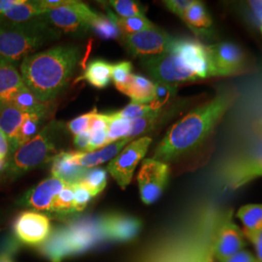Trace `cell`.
<instances>
[{
    "mask_svg": "<svg viewBox=\"0 0 262 262\" xmlns=\"http://www.w3.org/2000/svg\"><path fill=\"white\" fill-rule=\"evenodd\" d=\"M235 98L233 92L225 91L193 108L169 128L157 146L152 159L168 164L208 147Z\"/></svg>",
    "mask_w": 262,
    "mask_h": 262,
    "instance_id": "obj_1",
    "label": "cell"
},
{
    "mask_svg": "<svg viewBox=\"0 0 262 262\" xmlns=\"http://www.w3.org/2000/svg\"><path fill=\"white\" fill-rule=\"evenodd\" d=\"M80 58L79 48L56 46L25 57L19 73L28 90L47 103L63 92Z\"/></svg>",
    "mask_w": 262,
    "mask_h": 262,
    "instance_id": "obj_2",
    "label": "cell"
},
{
    "mask_svg": "<svg viewBox=\"0 0 262 262\" xmlns=\"http://www.w3.org/2000/svg\"><path fill=\"white\" fill-rule=\"evenodd\" d=\"M57 37L44 16L21 24L0 20V60L16 64Z\"/></svg>",
    "mask_w": 262,
    "mask_h": 262,
    "instance_id": "obj_3",
    "label": "cell"
},
{
    "mask_svg": "<svg viewBox=\"0 0 262 262\" xmlns=\"http://www.w3.org/2000/svg\"><path fill=\"white\" fill-rule=\"evenodd\" d=\"M61 128V122L52 121L39 131L34 138L12 151L0 174L1 179L8 181L16 180L29 171L53 160L58 154L56 141Z\"/></svg>",
    "mask_w": 262,
    "mask_h": 262,
    "instance_id": "obj_4",
    "label": "cell"
},
{
    "mask_svg": "<svg viewBox=\"0 0 262 262\" xmlns=\"http://www.w3.org/2000/svg\"><path fill=\"white\" fill-rule=\"evenodd\" d=\"M262 177V124L239 150L220 165L217 183L225 190L234 191Z\"/></svg>",
    "mask_w": 262,
    "mask_h": 262,
    "instance_id": "obj_5",
    "label": "cell"
},
{
    "mask_svg": "<svg viewBox=\"0 0 262 262\" xmlns=\"http://www.w3.org/2000/svg\"><path fill=\"white\" fill-rule=\"evenodd\" d=\"M103 236L100 223H81L72 225L70 228L56 232L53 239H50L45 253L54 261H58L71 253H79L89 250Z\"/></svg>",
    "mask_w": 262,
    "mask_h": 262,
    "instance_id": "obj_6",
    "label": "cell"
},
{
    "mask_svg": "<svg viewBox=\"0 0 262 262\" xmlns=\"http://www.w3.org/2000/svg\"><path fill=\"white\" fill-rule=\"evenodd\" d=\"M141 64L157 82L178 85L197 81L180 56L171 50L158 56L141 57Z\"/></svg>",
    "mask_w": 262,
    "mask_h": 262,
    "instance_id": "obj_7",
    "label": "cell"
},
{
    "mask_svg": "<svg viewBox=\"0 0 262 262\" xmlns=\"http://www.w3.org/2000/svg\"><path fill=\"white\" fill-rule=\"evenodd\" d=\"M98 15L83 2L70 0L63 6L48 9L44 18L50 25L67 33H84L91 29Z\"/></svg>",
    "mask_w": 262,
    "mask_h": 262,
    "instance_id": "obj_8",
    "label": "cell"
},
{
    "mask_svg": "<svg viewBox=\"0 0 262 262\" xmlns=\"http://www.w3.org/2000/svg\"><path fill=\"white\" fill-rule=\"evenodd\" d=\"M151 141V138L149 136H143L131 141L118 156H116L109 162L107 172L110 173V175L122 189L130 184L134 171L141 160L146 156Z\"/></svg>",
    "mask_w": 262,
    "mask_h": 262,
    "instance_id": "obj_9",
    "label": "cell"
},
{
    "mask_svg": "<svg viewBox=\"0 0 262 262\" xmlns=\"http://www.w3.org/2000/svg\"><path fill=\"white\" fill-rule=\"evenodd\" d=\"M170 168L165 162L157 159H144L137 175L141 200L150 205L162 195L168 183Z\"/></svg>",
    "mask_w": 262,
    "mask_h": 262,
    "instance_id": "obj_10",
    "label": "cell"
},
{
    "mask_svg": "<svg viewBox=\"0 0 262 262\" xmlns=\"http://www.w3.org/2000/svg\"><path fill=\"white\" fill-rule=\"evenodd\" d=\"M211 77H227L241 74L246 69L243 50L234 43L222 42L207 46Z\"/></svg>",
    "mask_w": 262,
    "mask_h": 262,
    "instance_id": "obj_11",
    "label": "cell"
},
{
    "mask_svg": "<svg viewBox=\"0 0 262 262\" xmlns=\"http://www.w3.org/2000/svg\"><path fill=\"white\" fill-rule=\"evenodd\" d=\"M122 40L131 55L145 57L167 53L175 38L169 35L165 30L154 26L138 33L122 36Z\"/></svg>",
    "mask_w": 262,
    "mask_h": 262,
    "instance_id": "obj_12",
    "label": "cell"
},
{
    "mask_svg": "<svg viewBox=\"0 0 262 262\" xmlns=\"http://www.w3.org/2000/svg\"><path fill=\"white\" fill-rule=\"evenodd\" d=\"M171 51L176 53L197 80L211 77L210 57L207 46L193 39L174 40Z\"/></svg>",
    "mask_w": 262,
    "mask_h": 262,
    "instance_id": "obj_13",
    "label": "cell"
},
{
    "mask_svg": "<svg viewBox=\"0 0 262 262\" xmlns=\"http://www.w3.org/2000/svg\"><path fill=\"white\" fill-rule=\"evenodd\" d=\"M13 230L20 243L38 246L50 235L51 223L47 215L36 211H25L14 221Z\"/></svg>",
    "mask_w": 262,
    "mask_h": 262,
    "instance_id": "obj_14",
    "label": "cell"
},
{
    "mask_svg": "<svg viewBox=\"0 0 262 262\" xmlns=\"http://www.w3.org/2000/svg\"><path fill=\"white\" fill-rule=\"evenodd\" d=\"M244 233L232 221V211L225 212L215 235L214 254L221 262L244 250Z\"/></svg>",
    "mask_w": 262,
    "mask_h": 262,
    "instance_id": "obj_15",
    "label": "cell"
},
{
    "mask_svg": "<svg viewBox=\"0 0 262 262\" xmlns=\"http://www.w3.org/2000/svg\"><path fill=\"white\" fill-rule=\"evenodd\" d=\"M66 185L68 183L52 176L29 189L18 203L19 206L27 207L36 212L51 213L56 197Z\"/></svg>",
    "mask_w": 262,
    "mask_h": 262,
    "instance_id": "obj_16",
    "label": "cell"
},
{
    "mask_svg": "<svg viewBox=\"0 0 262 262\" xmlns=\"http://www.w3.org/2000/svg\"><path fill=\"white\" fill-rule=\"evenodd\" d=\"M100 227L105 238L113 241L125 242L135 238L141 230V222L127 215H110L100 222Z\"/></svg>",
    "mask_w": 262,
    "mask_h": 262,
    "instance_id": "obj_17",
    "label": "cell"
},
{
    "mask_svg": "<svg viewBox=\"0 0 262 262\" xmlns=\"http://www.w3.org/2000/svg\"><path fill=\"white\" fill-rule=\"evenodd\" d=\"M186 105V101L181 104H173V106L162 108L158 111H152L145 117L131 122V129L127 139L132 141L137 137L146 135L155 130L165 122L170 120L176 113L180 112Z\"/></svg>",
    "mask_w": 262,
    "mask_h": 262,
    "instance_id": "obj_18",
    "label": "cell"
},
{
    "mask_svg": "<svg viewBox=\"0 0 262 262\" xmlns=\"http://www.w3.org/2000/svg\"><path fill=\"white\" fill-rule=\"evenodd\" d=\"M25 86L16 64L0 60V109L11 105L16 94Z\"/></svg>",
    "mask_w": 262,
    "mask_h": 262,
    "instance_id": "obj_19",
    "label": "cell"
},
{
    "mask_svg": "<svg viewBox=\"0 0 262 262\" xmlns=\"http://www.w3.org/2000/svg\"><path fill=\"white\" fill-rule=\"evenodd\" d=\"M131 141L128 139H122L107 145L102 149L94 151H71V158L73 162L83 168H94L100 164L112 160L116 156L120 154L123 147H125Z\"/></svg>",
    "mask_w": 262,
    "mask_h": 262,
    "instance_id": "obj_20",
    "label": "cell"
},
{
    "mask_svg": "<svg viewBox=\"0 0 262 262\" xmlns=\"http://www.w3.org/2000/svg\"><path fill=\"white\" fill-rule=\"evenodd\" d=\"M29 115L14 105H7L0 109V130L9 141L10 154L17 149L19 128Z\"/></svg>",
    "mask_w": 262,
    "mask_h": 262,
    "instance_id": "obj_21",
    "label": "cell"
},
{
    "mask_svg": "<svg viewBox=\"0 0 262 262\" xmlns=\"http://www.w3.org/2000/svg\"><path fill=\"white\" fill-rule=\"evenodd\" d=\"M86 171L88 169L83 168L73 162L71 151L58 152L52 160L51 172L53 177L60 179L68 184L78 183Z\"/></svg>",
    "mask_w": 262,
    "mask_h": 262,
    "instance_id": "obj_22",
    "label": "cell"
},
{
    "mask_svg": "<svg viewBox=\"0 0 262 262\" xmlns=\"http://www.w3.org/2000/svg\"><path fill=\"white\" fill-rule=\"evenodd\" d=\"M112 66L103 59H94L89 63L84 74L77 78L76 82L86 81L97 89H105L112 81Z\"/></svg>",
    "mask_w": 262,
    "mask_h": 262,
    "instance_id": "obj_23",
    "label": "cell"
},
{
    "mask_svg": "<svg viewBox=\"0 0 262 262\" xmlns=\"http://www.w3.org/2000/svg\"><path fill=\"white\" fill-rule=\"evenodd\" d=\"M47 12V9L43 8L39 1H27L24 0L21 3L14 6L2 17L0 20L21 24L29 20L39 19L43 17Z\"/></svg>",
    "mask_w": 262,
    "mask_h": 262,
    "instance_id": "obj_24",
    "label": "cell"
},
{
    "mask_svg": "<svg viewBox=\"0 0 262 262\" xmlns=\"http://www.w3.org/2000/svg\"><path fill=\"white\" fill-rule=\"evenodd\" d=\"M181 19H183V21L196 35L203 34L206 29L212 26V19L207 12L205 5L201 1L193 0L192 4L187 8Z\"/></svg>",
    "mask_w": 262,
    "mask_h": 262,
    "instance_id": "obj_25",
    "label": "cell"
},
{
    "mask_svg": "<svg viewBox=\"0 0 262 262\" xmlns=\"http://www.w3.org/2000/svg\"><path fill=\"white\" fill-rule=\"evenodd\" d=\"M122 94L131 98V102L150 103L155 94V83L144 76L132 74L130 82Z\"/></svg>",
    "mask_w": 262,
    "mask_h": 262,
    "instance_id": "obj_26",
    "label": "cell"
},
{
    "mask_svg": "<svg viewBox=\"0 0 262 262\" xmlns=\"http://www.w3.org/2000/svg\"><path fill=\"white\" fill-rule=\"evenodd\" d=\"M11 105L19 108V110L28 114H41L46 115V105L41 102L34 94L29 91L27 86L23 88L13 99Z\"/></svg>",
    "mask_w": 262,
    "mask_h": 262,
    "instance_id": "obj_27",
    "label": "cell"
},
{
    "mask_svg": "<svg viewBox=\"0 0 262 262\" xmlns=\"http://www.w3.org/2000/svg\"><path fill=\"white\" fill-rule=\"evenodd\" d=\"M108 14H109V17L116 23V25L121 30L122 36L132 35L154 27V24L150 23L145 16H138V17H132V18H120L114 15L111 11H109Z\"/></svg>",
    "mask_w": 262,
    "mask_h": 262,
    "instance_id": "obj_28",
    "label": "cell"
},
{
    "mask_svg": "<svg viewBox=\"0 0 262 262\" xmlns=\"http://www.w3.org/2000/svg\"><path fill=\"white\" fill-rule=\"evenodd\" d=\"M237 217L241 221L244 231H255L262 228V204H248L237 212Z\"/></svg>",
    "mask_w": 262,
    "mask_h": 262,
    "instance_id": "obj_29",
    "label": "cell"
},
{
    "mask_svg": "<svg viewBox=\"0 0 262 262\" xmlns=\"http://www.w3.org/2000/svg\"><path fill=\"white\" fill-rule=\"evenodd\" d=\"M108 172L101 167H96L88 170L83 178L78 183L83 185L91 193L93 197L98 195L104 190L107 186Z\"/></svg>",
    "mask_w": 262,
    "mask_h": 262,
    "instance_id": "obj_30",
    "label": "cell"
},
{
    "mask_svg": "<svg viewBox=\"0 0 262 262\" xmlns=\"http://www.w3.org/2000/svg\"><path fill=\"white\" fill-rule=\"evenodd\" d=\"M108 115V145L122 139H127L130 132L132 121L122 118L118 113H112Z\"/></svg>",
    "mask_w": 262,
    "mask_h": 262,
    "instance_id": "obj_31",
    "label": "cell"
},
{
    "mask_svg": "<svg viewBox=\"0 0 262 262\" xmlns=\"http://www.w3.org/2000/svg\"><path fill=\"white\" fill-rule=\"evenodd\" d=\"M44 119L45 115L41 114H30L28 116L19 128L17 139V148L26 144L37 135L40 131L41 122H43Z\"/></svg>",
    "mask_w": 262,
    "mask_h": 262,
    "instance_id": "obj_32",
    "label": "cell"
},
{
    "mask_svg": "<svg viewBox=\"0 0 262 262\" xmlns=\"http://www.w3.org/2000/svg\"><path fill=\"white\" fill-rule=\"evenodd\" d=\"M176 92L177 85L156 82L154 98L149 104L151 111H158L162 108H165L172 100V98L175 97Z\"/></svg>",
    "mask_w": 262,
    "mask_h": 262,
    "instance_id": "obj_33",
    "label": "cell"
},
{
    "mask_svg": "<svg viewBox=\"0 0 262 262\" xmlns=\"http://www.w3.org/2000/svg\"><path fill=\"white\" fill-rule=\"evenodd\" d=\"M57 215H70L74 214V189L72 184H68L56 197L52 212Z\"/></svg>",
    "mask_w": 262,
    "mask_h": 262,
    "instance_id": "obj_34",
    "label": "cell"
},
{
    "mask_svg": "<svg viewBox=\"0 0 262 262\" xmlns=\"http://www.w3.org/2000/svg\"><path fill=\"white\" fill-rule=\"evenodd\" d=\"M91 29L102 39H118L122 37V32L116 25V23L110 17L98 15L92 24Z\"/></svg>",
    "mask_w": 262,
    "mask_h": 262,
    "instance_id": "obj_35",
    "label": "cell"
},
{
    "mask_svg": "<svg viewBox=\"0 0 262 262\" xmlns=\"http://www.w3.org/2000/svg\"><path fill=\"white\" fill-rule=\"evenodd\" d=\"M132 76V63L130 61H122L112 66V81L116 88L123 93Z\"/></svg>",
    "mask_w": 262,
    "mask_h": 262,
    "instance_id": "obj_36",
    "label": "cell"
},
{
    "mask_svg": "<svg viewBox=\"0 0 262 262\" xmlns=\"http://www.w3.org/2000/svg\"><path fill=\"white\" fill-rule=\"evenodd\" d=\"M120 18H132L144 16L140 3L133 0H113L109 2Z\"/></svg>",
    "mask_w": 262,
    "mask_h": 262,
    "instance_id": "obj_37",
    "label": "cell"
},
{
    "mask_svg": "<svg viewBox=\"0 0 262 262\" xmlns=\"http://www.w3.org/2000/svg\"><path fill=\"white\" fill-rule=\"evenodd\" d=\"M150 112H152V111H151L149 104L130 102L120 112L117 113L122 118H125V119L130 120V121H134V120H137V119L145 117L146 115L150 114Z\"/></svg>",
    "mask_w": 262,
    "mask_h": 262,
    "instance_id": "obj_38",
    "label": "cell"
},
{
    "mask_svg": "<svg viewBox=\"0 0 262 262\" xmlns=\"http://www.w3.org/2000/svg\"><path fill=\"white\" fill-rule=\"evenodd\" d=\"M72 186L74 189V211L75 213H80L86 208L88 204L92 200L93 195L80 183H74L72 184Z\"/></svg>",
    "mask_w": 262,
    "mask_h": 262,
    "instance_id": "obj_39",
    "label": "cell"
},
{
    "mask_svg": "<svg viewBox=\"0 0 262 262\" xmlns=\"http://www.w3.org/2000/svg\"><path fill=\"white\" fill-rule=\"evenodd\" d=\"M94 112L85 113L82 116H79L75 118L74 120H72L71 122L67 123V128L68 130L70 131L73 135H78L79 133L81 132H84L85 130H89L90 128V124H91V121L93 119V116H94Z\"/></svg>",
    "mask_w": 262,
    "mask_h": 262,
    "instance_id": "obj_40",
    "label": "cell"
},
{
    "mask_svg": "<svg viewBox=\"0 0 262 262\" xmlns=\"http://www.w3.org/2000/svg\"><path fill=\"white\" fill-rule=\"evenodd\" d=\"M193 0H167L163 1L166 8L172 12L173 14L177 15L179 18H183L185 12L187 8L192 4Z\"/></svg>",
    "mask_w": 262,
    "mask_h": 262,
    "instance_id": "obj_41",
    "label": "cell"
},
{
    "mask_svg": "<svg viewBox=\"0 0 262 262\" xmlns=\"http://www.w3.org/2000/svg\"><path fill=\"white\" fill-rule=\"evenodd\" d=\"M91 134H92V137H91L90 146L85 152L94 151L100 148H104L105 146L108 145L107 130L94 131V132H91Z\"/></svg>",
    "mask_w": 262,
    "mask_h": 262,
    "instance_id": "obj_42",
    "label": "cell"
},
{
    "mask_svg": "<svg viewBox=\"0 0 262 262\" xmlns=\"http://www.w3.org/2000/svg\"><path fill=\"white\" fill-rule=\"evenodd\" d=\"M244 236H246L249 241L253 244L255 253H256V258L258 262H262V228L255 230V231H243Z\"/></svg>",
    "mask_w": 262,
    "mask_h": 262,
    "instance_id": "obj_43",
    "label": "cell"
},
{
    "mask_svg": "<svg viewBox=\"0 0 262 262\" xmlns=\"http://www.w3.org/2000/svg\"><path fill=\"white\" fill-rule=\"evenodd\" d=\"M221 262H258V260L251 252L242 250Z\"/></svg>",
    "mask_w": 262,
    "mask_h": 262,
    "instance_id": "obj_44",
    "label": "cell"
},
{
    "mask_svg": "<svg viewBox=\"0 0 262 262\" xmlns=\"http://www.w3.org/2000/svg\"><path fill=\"white\" fill-rule=\"evenodd\" d=\"M91 137H92V134L90 130H85L76 135L74 138V145L76 148L79 149L80 151H86L90 146Z\"/></svg>",
    "mask_w": 262,
    "mask_h": 262,
    "instance_id": "obj_45",
    "label": "cell"
},
{
    "mask_svg": "<svg viewBox=\"0 0 262 262\" xmlns=\"http://www.w3.org/2000/svg\"><path fill=\"white\" fill-rule=\"evenodd\" d=\"M249 7L251 8V11L253 12V16L255 19L260 24V27H262V1L261 0H253L248 2Z\"/></svg>",
    "mask_w": 262,
    "mask_h": 262,
    "instance_id": "obj_46",
    "label": "cell"
},
{
    "mask_svg": "<svg viewBox=\"0 0 262 262\" xmlns=\"http://www.w3.org/2000/svg\"><path fill=\"white\" fill-rule=\"evenodd\" d=\"M9 155V141L5 136V134L0 130V159H7Z\"/></svg>",
    "mask_w": 262,
    "mask_h": 262,
    "instance_id": "obj_47",
    "label": "cell"
},
{
    "mask_svg": "<svg viewBox=\"0 0 262 262\" xmlns=\"http://www.w3.org/2000/svg\"><path fill=\"white\" fill-rule=\"evenodd\" d=\"M23 1L24 0H0V18H2L11 8Z\"/></svg>",
    "mask_w": 262,
    "mask_h": 262,
    "instance_id": "obj_48",
    "label": "cell"
},
{
    "mask_svg": "<svg viewBox=\"0 0 262 262\" xmlns=\"http://www.w3.org/2000/svg\"><path fill=\"white\" fill-rule=\"evenodd\" d=\"M0 262H16L12 255L10 254H4V253H0Z\"/></svg>",
    "mask_w": 262,
    "mask_h": 262,
    "instance_id": "obj_49",
    "label": "cell"
},
{
    "mask_svg": "<svg viewBox=\"0 0 262 262\" xmlns=\"http://www.w3.org/2000/svg\"><path fill=\"white\" fill-rule=\"evenodd\" d=\"M6 160H7V159H0V172H2L3 169L5 167V165H6Z\"/></svg>",
    "mask_w": 262,
    "mask_h": 262,
    "instance_id": "obj_50",
    "label": "cell"
},
{
    "mask_svg": "<svg viewBox=\"0 0 262 262\" xmlns=\"http://www.w3.org/2000/svg\"><path fill=\"white\" fill-rule=\"evenodd\" d=\"M260 31H261V33H262V27H260Z\"/></svg>",
    "mask_w": 262,
    "mask_h": 262,
    "instance_id": "obj_51",
    "label": "cell"
},
{
    "mask_svg": "<svg viewBox=\"0 0 262 262\" xmlns=\"http://www.w3.org/2000/svg\"><path fill=\"white\" fill-rule=\"evenodd\" d=\"M260 123H261V124H262V122H260Z\"/></svg>",
    "mask_w": 262,
    "mask_h": 262,
    "instance_id": "obj_52",
    "label": "cell"
}]
</instances>
